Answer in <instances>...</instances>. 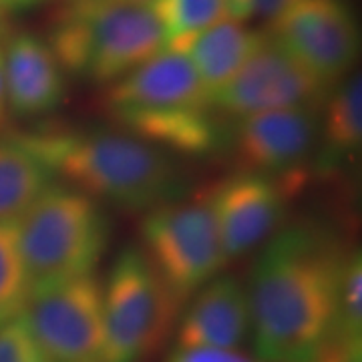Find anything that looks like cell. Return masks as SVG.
Instances as JSON below:
<instances>
[{
  "label": "cell",
  "mask_w": 362,
  "mask_h": 362,
  "mask_svg": "<svg viewBox=\"0 0 362 362\" xmlns=\"http://www.w3.org/2000/svg\"><path fill=\"white\" fill-rule=\"evenodd\" d=\"M228 18H233L238 23H244L250 16H254V2L256 0H223Z\"/></svg>",
  "instance_id": "cell-25"
},
{
  "label": "cell",
  "mask_w": 362,
  "mask_h": 362,
  "mask_svg": "<svg viewBox=\"0 0 362 362\" xmlns=\"http://www.w3.org/2000/svg\"><path fill=\"white\" fill-rule=\"evenodd\" d=\"M151 6L163 28V49L171 51L183 52L197 35L228 18L223 0H151Z\"/></svg>",
  "instance_id": "cell-18"
},
{
  "label": "cell",
  "mask_w": 362,
  "mask_h": 362,
  "mask_svg": "<svg viewBox=\"0 0 362 362\" xmlns=\"http://www.w3.org/2000/svg\"><path fill=\"white\" fill-rule=\"evenodd\" d=\"M268 35L328 87L349 77L361 52V33L344 0H300L270 21Z\"/></svg>",
  "instance_id": "cell-9"
},
{
  "label": "cell",
  "mask_w": 362,
  "mask_h": 362,
  "mask_svg": "<svg viewBox=\"0 0 362 362\" xmlns=\"http://www.w3.org/2000/svg\"><path fill=\"white\" fill-rule=\"evenodd\" d=\"M314 362H362V338L328 337Z\"/></svg>",
  "instance_id": "cell-23"
},
{
  "label": "cell",
  "mask_w": 362,
  "mask_h": 362,
  "mask_svg": "<svg viewBox=\"0 0 362 362\" xmlns=\"http://www.w3.org/2000/svg\"><path fill=\"white\" fill-rule=\"evenodd\" d=\"M30 292L16 223H0V326L25 312Z\"/></svg>",
  "instance_id": "cell-19"
},
{
  "label": "cell",
  "mask_w": 362,
  "mask_h": 362,
  "mask_svg": "<svg viewBox=\"0 0 362 362\" xmlns=\"http://www.w3.org/2000/svg\"><path fill=\"white\" fill-rule=\"evenodd\" d=\"M296 2H300V0H256L254 2V14H258L270 23L278 14H282L290 6H294Z\"/></svg>",
  "instance_id": "cell-24"
},
{
  "label": "cell",
  "mask_w": 362,
  "mask_h": 362,
  "mask_svg": "<svg viewBox=\"0 0 362 362\" xmlns=\"http://www.w3.org/2000/svg\"><path fill=\"white\" fill-rule=\"evenodd\" d=\"M328 337L362 338V256L358 247L346 252L338 276L334 322Z\"/></svg>",
  "instance_id": "cell-20"
},
{
  "label": "cell",
  "mask_w": 362,
  "mask_h": 362,
  "mask_svg": "<svg viewBox=\"0 0 362 362\" xmlns=\"http://www.w3.org/2000/svg\"><path fill=\"white\" fill-rule=\"evenodd\" d=\"M23 318L47 362H105L103 286L93 274L35 290Z\"/></svg>",
  "instance_id": "cell-8"
},
{
  "label": "cell",
  "mask_w": 362,
  "mask_h": 362,
  "mask_svg": "<svg viewBox=\"0 0 362 362\" xmlns=\"http://www.w3.org/2000/svg\"><path fill=\"white\" fill-rule=\"evenodd\" d=\"M180 308L143 250H121L103 286L105 362L151 358L173 332Z\"/></svg>",
  "instance_id": "cell-6"
},
{
  "label": "cell",
  "mask_w": 362,
  "mask_h": 362,
  "mask_svg": "<svg viewBox=\"0 0 362 362\" xmlns=\"http://www.w3.org/2000/svg\"><path fill=\"white\" fill-rule=\"evenodd\" d=\"M45 0H0V8H8V11H26L33 6H39Z\"/></svg>",
  "instance_id": "cell-27"
},
{
  "label": "cell",
  "mask_w": 362,
  "mask_h": 362,
  "mask_svg": "<svg viewBox=\"0 0 362 362\" xmlns=\"http://www.w3.org/2000/svg\"><path fill=\"white\" fill-rule=\"evenodd\" d=\"M266 33L247 28L244 23L223 18L197 35L185 49L199 81L209 95L220 90L258 51Z\"/></svg>",
  "instance_id": "cell-16"
},
{
  "label": "cell",
  "mask_w": 362,
  "mask_h": 362,
  "mask_svg": "<svg viewBox=\"0 0 362 362\" xmlns=\"http://www.w3.org/2000/svg\"><path fill=\"white\" fill-rule=\"evenodd\" d=\"M0 362H47L23 314L0 326Z\"/></svg>",
  "instance_id": "cell-21"
},
{
  "label": "cell",
  "mask_w": 362,
  "mask_h": 362,
  "mask_svg": "<svg viewBox=\"0 0 362 362\" xmlns=\"http://www.w3.org/2000/svg\"><path fill=\"white\" fill-rule=\"evenodd\" d=\"M23 139L52 175L59 173L93 199L151 209L171 202L181 185L180 169L168 151L123 129H49Z\"/></svg>",
  "instance_id": "cell-3"
},
{
  "label": "cell",
  "mask_w": 362,
  "mask_h": 362,
  "mask_svg": "<svg viewBox=\"0 0 362 362\" xmlns=\"http://www.w3.org/2000/svg\"><path fill=\"white\" fill-rule=\"evenodd\" d=\"M318 173L337 171L362 147V81L358 73L342 78L326 95L318 119Z\"/></svg>",
  "instance_id": "cell-15"
},
{
  "label": "cell",
  "mask_w": 362,
  "mask_h": 362,
  "mask_svg": "<svg viewBox=\"0 0 362 362\" xmlns=\"http://www.w3.org/2000/svg\"><path fill=\"white\" fill-rule=\"evenodd\" d=\"M8 101H6V87H4V69H2V52H0V129L8 123Z\"/></svg>",
  "instance_id": "cell-26"
},
{
  "label": "cell",
  "mask_w": 362,
  "mask_h": 362,
  "mask_svg": "<svg viewBox=\"0 0 362 362\" xmlns=\"http://www.w3.org/2000/svg\"><path fill=\"white\" fill-rule=\"evenodd\" d=\"M47 45L63 71L111 85L163 51L165 37L151 0H71Z\"/></svg>",
  "instance_id": "cell-4"
},
{
  "label": "cell",
  "mask_w": 362,
  "mask_h": 362,
  "mask_svg": "<svg viewBox=\"0 0 362 362\" xmlns=\"http://www.w3.org/2000/svg\"><path fill=\"white\" fill-rule=\"evenodd\" d=\"M2 69L6 101L14 115H47L65 101L63 66L39 37L21 33L8 40L2 52Z\"/></svg>",
  "instance_id": "cell-13"
},
{
  "label": "cell",
  "mask_w": 362,
  "mask_h": 362,
  "mask_svg": "<svg viewBox=\"0 0 362 362\" xmlns=\"http://www.w3.org/2000/svg\"><path fill=\"white\" fill-rule=\"evenodd\" d=\"M250 332L247 294L242 284L230 278L209 280L195 292L189 308L181 316L175 332L177 346L238 349Z\"/></svg>",
  "instance_id": "cell-14"
},
{
  "label": "cell",
  "mask_w": 362,
  "mask_h": 362,
  "mask_svg": "<svg viewBox=\"0 0 362 362\" xmlns=\"http://www.w3.org/2000/svg\"><path fill=\"white\" fill-rule=\"evenodd\" d=\"M51 180L49 165L23 135L0 137V223H18Z\"/></svg>",
  "instance_id": "cell-17"
},
{
  "label": "cell",
  "mask_w": 362,
  "mask_h": 362,
  "mask_svg": "<svg viewBox=\"0 0 362 362\" xmlns=\"http://www.w3.org/2000/svg\"><path fill=\"white\" fill-rule=\"evenodd\" d=\"M165 362H262L238 349H207V346H192L177 349L169 354Z\"/></svg>",
  "instance_id": "cell-22"
},
{
  "label": "cell",
  "mask_w": 362,
  "mask_h": 362,
  "mask_svg": "<svg viewBox=\"0 0 362 362\" xmlns=\"http://www.w3.org/2000/svg\"><path fill=\"white\" fill-rule=\"evenodd\" d=\"M330 89L266 33L258 51L211 95V103L221 115L240 119L290 107H320Z\"/></svg>",
  "instance_id": "cell-10"
},
{
  "label": "cell",
  "mask_w": 362,
  "mask_h": 362,
  "mask_svg": "<svg viewBox=\"0 0 362 362\" xmlns=\"http://www.w3.org/2000/svg\"><path fill=\"white\" fill-rule=\"evenodd\" d=\"M226 259H238L280 232L292 194L282 181L238 171L209 189Z\"/></svg>",
  "instance_id": "cell-12"
},
{
  "label": "cell",
  "mask_w": 362,
  "mask_h": 362,
  "mask_svg": "<svg viewBox=\"0 0 362 362\" xmlns=\"http://www.w3.org/2000/svg\"><path fill=\"white\" fill-rule=\"evenodd\" d=\"M141 238L143 254L181 304L228 264L209 192L151 207Z\"/></svg>",
  "instance_id": "cell-7"
},
{
  "label": "cell",
  "mask_w": 362,
  "mask_h": 362,
  "mask_svg": "<svg viewBox=\"0 0 362 362\" xmlns=\"http://www.w3.org/2000/svg\"><path fill=\"white\" fill-rule=\"evenodd\" d=\"M320 107H290L240 117L230 131L240 171L272 177L308 175L306 165L318 145Z\"/></svg>",
  "instance_id": "cell-11"
},
{
  "label": "cell",
  "mask_w": 362,
  "mask_h": 362,
  "mask_svg": "<svg viewBox=\"0 0 362 362\" xmlns=\"http://www.w3.org/2000/svg\"><path fill=\"white\" fill-rule=\"evenodd\" d=\"M103 105L121 129L168 153L206 157L230 143L211 95L181 51L163 49L111 83Z\"/></svg>",
  "instance_id": "cell-2"
},
{
  "label": "cell",
  "mask_w": 362,
  "mask_h": 362,
  "mask_svg": "<svg viewBox=\"0 0 362 362\" xmlns=\"http://www.w3.org/2000/svg\"><path fill=\"white\" fill-rule=\"evenodd\" d=\"M344 258L334 235L306 223L278 232L262 250L246 292L259 361H316L332 330Z\"/></svg>",
  "instance_id": "cell-1"
},
{
  "label": "cell",
  "mask_w": 362,
  "mask_h": 362,
  "mask_svg": "<svg viewBox=\"0 0 362 362\" xmlns=\"http://www.w3.org/2000/svg\"><path fill=\"white\" fill-rule=\"evenodd\" d=\"M16 230L33 292L93 274L111 238V223L99 204L63 185H49Z\"/></svg>",
  "instance_id": "cell-5"
}]
</instances>
